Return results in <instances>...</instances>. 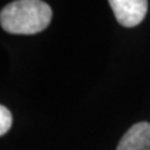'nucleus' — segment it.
<instances>
[{
	"label": "nucleus",
	"instance_id": "1",
	"mask_svg": "<svg viewBox=\"0 0 150 150\" xmlns=\"http://www.w3.org/2000/svg\"><path fill=\"white\" fill-rule=\"evenodd\" d=\"M50 6L39 0H18L8 4L0 13L3 29L18 35H31L43 31L51 21Z\"/></svg>",
	"mask_w": 150,
	"mask_h": 150
},
{
	"label": "nucleus",
	"instance_id": "3",
	"mask_svg": "<svg viewBox=\"0 0 150 150\" xmlns=\"http://www.w3.org/2000/svg\"><path fill=\"white\" fill-rule=\"evenodd\" d=\"M116 150H150V124H134L123 135Z\"/></svg>",
	"mask_w": 150,
	"mask_h": 150
},
{
	"label": "nucleus",
	"instance_id": "4",
	"mask_svg": "<svg viewBox=\"0 0 150 150\" xmlns=\"http://www.w3.org/2000/svg\"><path fill=\"white\" fill-rule=\"evenodd\" d=\"M13 124V116L10 110L4 105H0V137L6 134Z\"/></svg>",
	"mask_w": 150,
	"mask_h": 150
},
{
	"label": "nucleus",
	"instance_id": "2",
	"mask_svg": "<svg viewBox=\"0 0 150 150\" xmlns=\"http://www.w3.org/2000/svg\"><path fill=\"white\" fill-rule=\"evenodd\" d=\"M116 20L125 28L139 25L148 11V1L145 0H110Z\"/></svg>",
	"mask_w": 150,
	"mask_h": 150
}]
</instances>
